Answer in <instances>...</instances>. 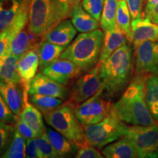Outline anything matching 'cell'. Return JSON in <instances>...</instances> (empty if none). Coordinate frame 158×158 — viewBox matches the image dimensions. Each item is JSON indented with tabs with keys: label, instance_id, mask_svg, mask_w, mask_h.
I'll use <instances>...</instances> for the list:
<instances>
[{
	"label": "cell",
	"instance_id": "74e56055",
	"mask_svg": "<svg viewBox=\"0 0 158 158\" xmlns=\"http://www.w3.org/2000/svg\"><path fill=\"white\" fill-rule=\"evenodd\" d=\"M75 158H106L95 147L86 145L79 148Z\"/></svg>",
	"mask_w": 158,
	"mask_h": 158
},
{
	"label": "cell",
	"instance_id": "ba28073f",
	"mask_svg": "<svg viewBox=\"0 0 158 158\" xmlns=\"http://www.w3.org/2000/svg\"><path fill=\"white\" fill-rule=\"evenodd\" d=\"M100 70V64L98 63L96 67L79 77L69 94V101L75 106H78L93 96L102 87Z\"/></svg>",
	"mask_w": 158,
	"mask_h": 158
},
{
	"label": "cell",
	"instance_id": "2e32d148",
	"mask_svg": "<svg viewBox=\"0 0 158 158\" xmlns=\"http://www.w3.org/2000/svg\"><path fill=\"white\" fill-rule=\"evenodd\" d=\"M27 91L22 84H7L3 81H1L0 84L1 97L13 113L19 116L23 109Z\"/></svg>",
	"mask_w": 158,
	"mask_h": 158
},
{
	"label": "cell",
	"instance_id": "8fae6325",
	"mask_svg": "<svg viewBox=\"0 0 158 158\" xmlns=\"http://www.w3.org/2000/svg\"><path fill=\"white\" fill-rule=\"evenodd\" d=\"M30 0H22L21 9L16 18L7 30L0 35V59L11 54V42L15 35L27 27L29 21Z\"/></svg>",
	"mask_w": 158,
	"mask_h": 158
},
{
	"label": "cell",
	"instance_id": "836d02e7",
	"mask_svg": "<svg viewBox=\"0 0 158 158\" xmlns=\"http://www.w3.org/2000/svg\"><path fill=\"white\" fill-rule=\"evenodd\" d=\"M105 0H82L81 6L86 12L100 21Z\"/></svg>",
	"mask_w": 158,
	"mask_h": 158
},
{
	"label": "cell",
	"instance_id": "7a4b0ae2",
	"mask_svg": "<svg viewBox=\"0 0 158 158\" xmlns=\"http://www.w3.org/2000/svg\"><path fill=\"white\" fill-rule=\"evenodd\" d=\"M132 50L124 44L100 64V76L105 92L115 98L127 87L133 75Z\"/></svg>",
	"mask_w": 158,
	"mask_h": 158
},
{
	"label": "cell",
	"instance_id": "ffe728a7",
	"mask_svg": "<svg viewBox=\"0 0 158 158\" xmlns=\"http://www.w3.org/2000/svg\"><path fill=\"white\" fill-rule=\"evenodd\" d=\"M102 154L106 158H137L138 155L135 143L127 136L105 147Z\"/></svg>",
	"mask_w": 158,
	"mask_h": 158
},
{
	"label": "cell",
	"instance_id": "ab89813d",
	"mask_svg": "<svg viewBox=\"0 0 158 158\" xmlns=\"http://www.w3.org/2000/svg\"><path fill=\"white\" fill-rule=\"evenodd\" d=\"M26 158H40L35 138L27 140V155Z\"/></svg>",
	"mask_w": 158,
	"mask_h": 158
},
{
	"label": "cell",
	"instance_id": "4fadbf2b",
	"mask_svg": "<svg viewBox=\"0 0 158 158\" xmlns=\"http://www.w3.org/2000/svg\"><path fill=\"white\" fill-rule=\"evenodd\" d=\"M33 94L52 96L64 100L68 96V90L64 85L59 84L43 73H37L29 89V95Z\"/></svg>",
	"mask_w": 158,
	"mask_h": 158
},
{
	"label": "cell",
	"instance_id": "1f68e13d",
	"mask_svg": "<svg viewBox=\"0 0 158 158\" xmlns=\"http://www.w3.org/2000/svg\"><path fill=\"white\" fill-rule=\"evenodd\" d=\"M40 158H59L46 133L35 138Z\"/></svg>",
	"mask_w": 158,
	"mask_h": 158
},
{
	"label": "cell",
	"instance_id": "f35d334b",
	"mask_svg": "<svg viewBox=\"0 0 158 158\" xmlns=\"http://www.w3.org/2000/svg\"><path fill=\"white\" fill-rule=\"evenodd\" d=\"M15 127L26 140L38 138V136L35 133L34 130L20 118H19L16 124H15Z\"/></svg>",
	"mask_w": 158,
	"mask_h": 158
},
{
	"label": "cell",
	"instance_id": "d6986e66",
	"mask_svg": "<svg viewBox=\"0 0 158 158\" xmlns=\"http://www.w3.org/2000/svg\"><path fill=\"white\" fill-rule=\"evenodd\" d=\"M45 133L59 158H75L79 147L56 130L45 126Z\"/></svg>",
	"mask_w": 158,
	"mask_h": 158
},
{
	"label": "cell",
	"instance_id": "484cf974",
	"mask_svg": "<svg viewBox=\"0 0 158 158\" xmlns=\"http://www.w3.org/2000/svg\"><path fill=\"white\" fill-rule=\"evenodd\" d=\"M71 21L77 31L81 33L93 31L99 27V21L85 11L80 5L73 12Z\"/></svg>",
	"mask_w": 158,
	"mask_h": 158
},
{
	"label": "cell",
	"instance_id": "ac0fdd59",
	"mask_svg": "<svg viewBox=\"0 0 158 158\" xmlns=\"http://www.w3.org/2000/svg\"><path fill=\"white\" fill-rule=\"evenodd\" d=\"M77 31H78L75 28L72 21L68 19H64L47 33L44 40L56 45L68 47L73 41Z\"/></svg>",
	"mask_w": 158,
	"mask_h": 158
},
{
	"label": "cell",
	"instance_id": "e0dca14e",
	"mask_svg": "<svg viewBox=\"0 0 158 158\" xmlns=\"http://www.w3.org/2000/svg\"><path fill=\"white\" fill-rule=\"evenodd\" d=\"M44 38L29 30L28 26L15 35L11 42V54L20 58L33 49H37Z\"/></svg>",
	"mask_w": 158,
	"mask_h": 158
},
{
	"label": "cell",
	"instance_id": "6da1fadb",
	"mask_svg": "<svg viewBox=\"0 0 158 158\" xmlns=\"http://www.w3.org/2000/svg\"><path fill=\"white\" fill-rule=\"evenodd\" d=\"M147 77L135 75L119 100L113 105L112 112L124 123L143 126L157 124L145 100Z\"/></svg>",
	"mask_w": 158,
	"mask_h": 158
},
{
	"label": "cell",
	"instance_id": "8992f818",
	"mask_svg": "<svg viewBox=\"0 0 158 158\" xmlns=\"http://www.w3.org/2000/svg\"><path fill=\"white\" fill-rule=\"evenodd\" d=\"M61 21L54 0H30L28 28L31 32L45 38Z\"/></svg>",
	"mask_w": 158,
	"mask_h": 158
},
{
	"label": "cell",
	"instance_id": "d590c367",
	"mask_svg": "<svg viewBox=\"0 0 158 158\" xmlns=\"http://www.w3.org/2000/svg\"><path fill=\"white\" fill-rule=\"evenodd\" d=\"M19 116L13 112L8 106L5 103L2 97H0V120L1 122L15 124L19 119Z\"/></svg>",
	"mask_w": 158,
	"mask_h": 158
},
{
	"label": "cell",
	"instance_id": "277c9868",
	"mask_svg": "<svg viewBox=\"0 0 158 158\" xmlns=\"http://www.w3.org/2000/svg\"><path fill=\"white\" fill-rule=\"evenodd\" d=\"M76 108V106L68 101L50 113L43 115V117L48 126L80 148L87 143L84 127L77 117Z\"/></svg>",
	"mask_w": 158,
	"mask_h": 158
},
{
	"label": "cell",
	"instance_id": "4dcf8cb0",
	"mask_svg": "<svg viewBox=\"0 0 158 158\" xmlns=\"http://www.w3.org/2000/svg\"><path fill=\"white\" fill-rule=\"evenodd\" d=\"M131 15L125 0H118L116 10V23L124 31L130 42L132 43Z\"/></svg>",
	"mask_w": 158,
	"mask_h": 158
},
{
	"label": "cell",
	"instance_id": "30bf717a",
	"mask_svg": "<svg viewBox=\"0 0 158 158\" xmlns=\"http://www.w3.org/2000/svg\"><path fill=\"white\" fill-rule=\"evenodd\" d=\"M135 143L138 154L158 149V124L128 125L127 135Z\"/></svg>",
	"mask_w": 158,
	"mask_h": 158
},
{
	"label": "cell",
	"instance_id": "9a60e30c",
	"mask_svg": "<svg viewBox=\"0 0 158 158\" xmlns=\"http://www.w3.org/2000/svg\"><path fill=\"white\" fill-rule=\"evenodd\" d=\"M39 66V56L37 49L29 51L19 59L18 72L21 78L23 87L28 92L31 83L37 73Z\"/></svg>",
	"mask_w": 158,
	"mask_h": 158
},
{
	"label": "cell",
	"instance_id": "52a82bcc",
	"mask_svg": "<svg viewBox=\"0 0 158 158\" xmlns=\"http://www.w3.org/2000/svg\"><path fill=\"white\" fill-rule=\"evenodd\" d=\"M103 86L93 96L76 106L77 117L83 125L98 123L111 113L113 105Z\"/></svg>",
	"mask_w": 158,
	"mask_h": 158
},
{
	"label": "cell",
	"instance_id": "7402d4cb",
	"mask_svg": "<svg viewBox=\"0 0 158 158\" xmlns=\"http://www.w3.org/2000/svg\"><path fill=\"white\" fill-rule=\"evenodd\" d=\"M127 36L117 25L114 29L104 31V39L99 63L106 61L116 50L127 44Z\"/></svg>",
	"mask_w": 158,
	"mask_h": 158
},
{
	"label": "cell",
	"instance_id": "603a6c76",
	"mask_svg": "<svg viewBox=\"0 0 158 158\" xmlns=\"http://www.w3.org/2000/svg\"><path fill=\"white\" fill-rule=\"evenodd\" d=\"M19 57L13 54L0 59V76L1 81L7 84H22L21 78L18 72Z\"/></svg>",
	"mask_w": 158,
	"mask_h": 158
},
{
	"label": "cell",
	"instance_id": "cb8c5ba5",
	"mask_svg": "<svg viewBox=\"0 0 158 158\" xmlns=\"http://www.w3.org/2000/svg\"><path fill=\"white\" fill-rule=\"evenodd\" d=\"M66 48L67 47L43 40L37 49L39 56V67L40 70H43L60 58L61 54Z\"/></svg>",
	"mask_w": 158,
	"mask_h": 158
},
{
	"label": "cell",
	"instance_id": "f546056e",
	"mask_svg": "<svg viewBox=\"0 0 158 158\" xmlns=\"http://www.w3.org/2000/svg\"><path fill=\"white\" fill-rule=\"evenodd\" d=\"M29 101L40 110L43 115L50 113L64 103L60 98L38 94L29 95Z\"/></svg>",
	"mask_w": 158,
	"mask_h": 158
},
{
	"label": "cell",
	"instance_id": "d6a6232c",
	"mask_svg": "<svg viewBox=\"0 0 158 158\" xmlns=\"http://www.w3.org/2000/svg\"><path fill=\"white\" fill-rule=\"evenodd\" d=\"M59 17L62 21L71 18L74 9L80 5L82 0H54Z\"/></svg>",
	"mask_w": 158,
	"mask_h": 158
},
{
	"label": "cell",
	"instance_id": "4316f807",
	"mask_svg": "<svg viewBox=\"0 0 158 158\" xmlns=\"http://www.w3.org/2000/svg\"><path fill=\"white\" fill-rule=\"evenodd\" d=\"M145 100L150 114L158 123V75L147 77L145 86Z\"/></svg>",
	"mask_w": 158,
	"mask_h": 158
},
{
	"label": "cell",
	"instance_id": "e575fe53",
	"mask_svg": "<svg viewBox=\"0 0 158 158\" xmlns=\"http://www.w3.org/2000/svg\"><path fill=\"white\" fill-rule=\"evenodd\" d=\"M15 130L14 124L1 122L0 124V151L2 154L8 147Z\"/></svg>",
	"mask_w": 158,
	"mask_h": 158
},
{
	"label": "cell",
	"instance_id": "8d00e7d4",
	"mask_svg": "<svg viewBox=\"0 0 158 158\" xmlns=\"http://www.w3.org/2000/svg\"><path fill=\"white\" fill-rule=\"evenodd\" d=\"M129 8L131 19H141L143 16V7L145 0H125Z\"/></svg>",
	"mask_w": 158,
	"mask_h": 158
},
{
	"label": "cell",
	"instance_id": "83f0119b",
	"mask_svg": "<svg viewBox=\"0 0 158 158\" xmlns=\"http://www.w3.org/2000/svg\"><path fill=\"white\" fill-rule=\"evenodd\" d=\"M27 140L15 129L11 141L1 158H26Z\"/></svg>",
	"mask_w": 158,
	"mask_h": 158
},
{
	"label": "cell",
	"instance_id": "f1b7e54d",
	"mask_svg": "<svg viewBox=\"0 0 158 158\" xmlns=\"http://www.w3.org/2000/svg\"><path fill=\"white\" fill-rule=\"evenodd\" d=\"M118 0H105L100 25L103 31L114 29L116 23V10Z\"/></svg>",
	"mask_w": 158,
	"mask_h": 158
},
{
	"label": "cell",
	"instance_id": "44dd1931",
	"mask_svg": "<svg viewBox=\"0 0 158 158\" xmlns=\"http://www.w3.org/2000/svg\"><path fill=\"white\" fill-rule=\"evenodd\" d=\"M29 92H25L24 103L19 118L22 119L35 132L37 136L43 135L45 133V126L43 122V114L37 107L31 103L28 98Z\"/></svg>",
	"mask_w": 158,
	"mask_h": 158
},
{
	"label": "cell",
	"instance_id": "b9f144b4",
	"mask_svg": "<svg viewBox=\"0 0 158 158\" xmlns=\"http://www.w3.org/2000/svg\"><path fill=\"white\" fill-rule=\"evenodd\" d=\"M158 5V0H147L145 6V10H144V15H147L150 11L152 10L154 7Z\"/></svg>",
	"mask_w": 158,
	"mask_h": 158
},
{
	"label": "cell",
	"instance_id": "9c48e42d",
	"mask_svg": "<svg viewBox=\"0 0 158 158\" xmlns=\"http://www.w3.org/2000/svg\"><path fill=\"white\" fill-rule=\"evenodd\" d=\"M135 50V75L145 76L158 75V42L145 41Z\"/></svg>",
	"mask_w": 158,
	"mask_h": 158
},
{
	"label": "cell",
	"instance_id": "5b68a950",
	"mask_svg": "<svg viewBox=\"0 0 158 158\" xmlns=\"http://www.w3.org/2000/svg\"><path fill=\"white\" fill-rule=\"evenodd\" d=\"M83 127L86 143L101 149L127 135L128 125L111 111L101 122Z\"/></svg>",
	"mask_w": 158,
	"mask_h": 158
},
{
	"label": "cell",
	"instance_id": "7c38bea8",
	"mask_svg": "<svg viewBox=\"0 0 158 158\" xmlns=\"http://www.w3.org/2000/svg\"><path fill=\"white\" fill-rule=\"evenodd\" d=\"M81 71L71 61L59 58L43 69L42 73L59 84L66 86L71 81L80 76Z\"/></svg>",
	"mask_w": 158,
	"mask_h": 158
},
{
	"label": "cell",
	"instance_id": "3957f363",
	"mask_svg": "<svg viewBox=\"0 0 158 158\" xmlns=\"http://www.w3.org/2000/svg\"><path fill=\"white\" fill-rule=\"evenodd\" d=\"M104 39V31L96 29L81 33L61 54L60 58L76 64L82 71L92 70L98 64Z\"/></svg>",
	"mask_w": 158,
	"mask_h": 158
},
{
	"label": "cell",
	"instance_id": "7bdbcfd3",
	"mask_svg": "<svg viewBox=\"0 0 158 158\" xmlns=\"http://www.w3.org/2000/svg\"><path fill=\"white\" fill-rule=\"evenodd\" d=\"M137 158H158V149L155 151L138 154Z\"/></svg>",
	"mask_w": 158,
	"mask_h": 158
},
{
	"label": "cell",
	"instance_id": "60d3db41",
	"mask_svg": "<svg viewBox=\"0 0 158 158\" xmlns=\"http://www.w3.org/2000/svg\"><path fill=\"white\" fill-rule=\"evenodd\" d=\"M144 19L149 20L155 24H158V5L154 7L147 15H144Z\"/></svg>",
	"mask_w": 158,
	"mask_h": 158
},
{
	"label": "cell",
	"instance_id": "d4e9b609",
	"mask_svg": "<svg viewBox=\"0 0 158 158\" xmlns=\"http://www.w3.org/2000/svg\"><path fill=\"white\" fill-rule=\"evenodd\" d=\"M22 0H0V31L10 27L21 9Z\"/></svg>",
	"mask_w": 158,
	"mask_h": 158
},
{
	"label": "cell",
	"instance_id": "5bb4252c",
	"mask_svg": "<svg viewBox=\"0 0 158 158\" xmlns=\"http://www.w3.org/2000/svg\"><path fill=\"white\" fill-rule=\"evenodd\" d=\"M132 43L136 48L141 43L150 40L158 42V24L146 19H134L131 22Z\"/></svg>",
	"mask_w": 158,
	"mask_h": 158
}]
</instances>
